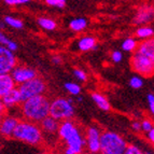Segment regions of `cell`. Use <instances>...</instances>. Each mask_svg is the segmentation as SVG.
<instances>
[{"mask_svg":"<svg viewBox=\"0 0 154 154\" xmlns=\"http://www.w3.org/2000/svg\"><path fill=\"white\" fill-rule=\"evenodd\" d=\"M127 146L126 140L118 133L103 131L100 136L99 154H124Z\"/></svg>","mask_w":154,"mask_h":154,"instance_id":"4","label":"cell"},{"mask_svg":"<svg viewBox=\"0 0 154 154\" xmlns=\"http://www.w3.org/2000/svg\"><path fill=\"white\" fill-rule=\"evenodd\" d=\"M21 119L13 114H3L0 122V136L2 138H11Z\"/></svg>","mask_w":154,"mask_h":154,"instance_id":"12","label":"cell"},{"mask_svg":"<svg viewBox=\"0 0 154 154\" xmlns=\"http://www.w3.org/2000/svg\"><path fill=\"white\" fill-rule=\"evenodd\" d=\"M5 23L3 21H0V30H3V29L5 28Z\"/></svg>","mask_w":154,"mask_h":154,"instance_id":"38","label":"cell"},{"mask_svg":"<svg viewBox=\"0 0 154 154\" xmlns=\"http://www.w3.org/2000/svg\"><path fill=\"white\" fill-rule=\"evenodd\" d=\"M65 90H66V92L69 94V95L73 96V97H75V96H79L81 95V91H82V88H81V86H80V84H78V83L75 82H66L64 85Z\"/></svg>","mask_w":154,"mask_h":154,"instance_id":"25","label":"cell"},{"mask_svg":"<svg viewBox=\"0 0 154 154\" xmlns=\"http://www.w3.org/2000/svg\"><path fill=\"white\" fill-rule=\"evenodd\" d=\"M39 125H40V128H41L43 135L45 134L49 136H54V135H57V131H58L59 121L52 118L51 116H48L39 123Z\"/></svg>","mask_w":154,"mask_h":154,"instance_id":"15","label":"cell"},{"mask_svg":"<svg viewBox=\"0 0 154 154\" xmlns=\"http://www.w3.org/2000/svg\"><path fill=\"white\" fill-rule=\"evenodd\" d=\"M16 65H17V58L14 52L0 44V75L11 73Z\"/></svg>","mask_w":154,"mask_h":154,"instance_id":"9","label":"cell"},{"mask_svg":"<svg viewBox=\"0 0 154 154\" xmlns=\"http://www.w3.org/2000/svg\"><path fill=\"white\" fill-rule=\"evenodd\" d=\"M75 100L72 98L57 97L50 103V114L57 121L70 120L75 116Z\"/></svg>","mask_w":154,"mask_h":154,"instance_id":"5","label":"cell"},{"mask_svg":"<svg viewBox=\"0 0 154 154\" xmlns=\"http://www.w3.org/2000/svg\"><path fill=\"white\" fill-rule=\"evenodd\" d=\"M5 111H7V109L5 107V103H3L2 99L0 98V114H5Z\"/></svg>","mask_w":154,"mask_h":154,"instance_id":"37","label":"cell"},{"mask_svg":"<svg viewBox=\"0 0 154 154\" xmlns=\"http://www.w3.org/2000/svg\"><path fill=\"white\" fill-rule=\"evenodd\" d=\"M153 123H152L151 121H150L149 119H144V120H142L141 122H140V127H141V131H144V133H148V131H150V129L153 127Z\"/></svg>","mask_w":154,"mask_h":154,"instance_id":"31","label":"cell"},{"mask_svg":"<svg viewBox=\"0 0 154 154\" xmlns=\"http://www.w3.org/2000/svg\"><path fill=\"white\" fill-rule=\"evenodd\" d=\"M17 88L21 93L22 99L24 101L28 98L44 95V93L46 92V83L44 82L43 79L36 77L27 81V82L23 83V84L18 85Z\"/></svg>","mask_w":154,"mask_h":154,"instance_id":"6","label":"cell"},{"mask_svg":"<svg viewBox=\"0 0 154 154\" xmlns=\"http://www.w3.org/2000/svg\"><path fill=\"white\" fill-rule=\"evenodd\" d=\"M144 154H154V153L151 151H144Z\"/></svg>","mask_w":154,"mask_h":154,"instance_id":"41","label":"cell"},{"mask_svg":"<svg viewBox=\"0 0 154 154\" xmlns=\"http://www.w3.org/2000/svg\"><path fill=\"white\" fill-rule=\"evenodd\" d=\"M146 134V137H148V139H149V141L151 142V143L154 144V126L152 127L151 129H150Z\"/></svg>","mask_w":154,"mask_h":154,"instance_id":"35","label":"cell"},{"mask_svg":"<svg viewBox=\"0 0 154 154\" xmlns=\"http://www.w3.org/2000/svg\"><path fill=\"white\" fill-rule=\"evenodd\" d=\"M0 44L5 46V48H8L9 50H11V51H13V52H15L16 50L18 49L16 42L13 41L12 39L8 38L2 30H0Z\"/></svg>","mask_w":154,"mask_h":154,"instance_id":"24","label":"cell"},{"mask_svg":"<svg viewBox=\"0 0 154 154\" xmlns=\"http://www.w3.org/2000/svg\"><path fill=\"white\" fill-rule=\"evenodd\" d=\"M44 2L52 8L64 9L66 7L67 0H44Z\"/></svg>","mask_w":154,"mask_h":154,"instance_id":"27","label":"cell"},{"mask_svg":"<svg viewBox=\"0 0 154 154\" xmlns=\"http://www.w3.org/2000/svg\"><path fill=\"white\" fill-rule=\"evenodd\" d=\"M110 58L114 64H119V63H121L123 60V53L121 51H119V50H116V51L111 52Z\"/></svg>","mask_w":154,"mask_h":154,"instance_id":"29","label":"cell"},{"mask_svg":"<svg viewBox=\"0 0 154 154\" xmlns=\"http://www.w3.org/2000/svg\"><path fill=\"white\" fill-rule=\"evenodd\" d=\"M103 131L96 125L88 126L84 133L85 149L91 153L99 154L100 151V136Z\"/></svg>","mask_w":154,"mask_h":154,"instance_id":"8","label":"cell"},{"mask_svg":"<svg viewBox=\"0 0 154 154\" xmlns=\"http://www.w3.org/2000/svg\"><path fill=\"white\" fill-rule=\"evenodd\" d=\"M131 128H133L134 131H141V127H140V122H139V121H134L133 123H131Z\"/></svg>","mask_w":154,"mask_h":154,"instance_id":"36","label":"cell"},{"mask_svg":"<svg viewBox=\"0 0 154 154\" xmlns=\"http://www.w3.org/2000/svg\"><path fill=\"white\" fill-rule=\"evenodd\" d=\"M37 23H38V25L40 26L42 29L48 30V31H53L57 28L56 21L53 20V18L46 17V16H41V17H39Z\"/></svg>","mask_w":154,"mask_h":154,"instance_id":"21","label":"cell"},{"mask_svg":"<svg viewBox=\"0 0 154 154\" xmlns=\"http://www.w3.org/2000/svg\"><path fill=\"white\" fill-rule=\"evenodd\" d=\"M1 99H2L7 110H8V109H13V108H15V107H18V106L23 103L21 93H20L17 88H13L12 91H10V92H9L8 94H5Z\"/></svg>","mask_w":154,"mask_h":154,"instance_id":"13","label":"cell"},{"mask_svg":"<svg viewBox=\"0 0 154 154\" xmlns=\"http://www.w3.org/2000/svg\"><path fill=\"white\" fill-rule=\"evenodd\" d=\"M135 52L141 54L142 56L146 57L149 60L154 63V37L139 42Z\"/></svg>","mask_w":154,"mask_h":154,"instance_id":"14","label":"cell"},{"mask_svg":"<svg viewBox=\"0 0 154 154\" xmlns=\"http://www.w3.org/2000/svg\"><path fill=\"white\" fill-rule=\"evenodd\" d=\"M135 37L139 40H146L152 37H154V28L149 25H142L136 29L135 31Z\"/></svg>","mask_w":154,"mask_h":154,"instance_id":"20","label":"cell"},{"mask_svg":"<svg viewBox=\"0 0 154 154\" xmlns=\"http://www.w3.org/2000/svg\"><path fill=\"white\" fill-rule=\"evenodd\" d=\"M124 154H144V152L142 151L139 146L131 144V146H127V148H126Z\"/></svg>","mask_w":154,"mask_h":154,"instance_id":"30","label":"cell"},{"mask_svg":"<svg viewBox=\"0 0 154 154\" xmlns=\"http://www.w3.org/2000/svg\"><path fill=\"white\" fill-rule=\"evenodd\" d=\"M50 99L45 95H39L24 100L20 105L23 120L40 123L50 114Z\"/></svg>","mask_w":154,"mask_h":154,"instance_id":"2","label":"cell"},{"mask_svg":"<svg viewBox=\"0 0 154 154\" xmlns=\"http://www.w3.org/2000/svg\"><path fill=\"white\" fill-rule=\"evenodd\" d=\"M131 67L142 78H150L154 75V63L137 52H134L131 58Z\"/></svg>","mask_w":154,"mask_h":154,"instance_id":"7","label":"cell"},{"mask_svg":"<svg viewBox=\"0 0 154 154\" xmlns=\"http://www.w3.org/2000/svg\"><path fill=\"white\" fill-rule=\"evenodd\" d=\"M31 0H5V2L9 5H22L29 3Z\"/></svg>","mask_w":154,"mask_h":154,"instance_id":"33","label":"cell"},{"mask_svg":"<svg viewBox=\"0 0 154 154\" xmlns=\"http://www.w3.org/2000/svg\"><path fill=\"white\" fill-rule=\"evenodd\" d=\"M0 154H1V153H0Z\"/></svg>","mask_w":154,"mask_h":154,"instance_id":"43","label":"cell"},{"mask_svg":"<svg viewBox=\"0 0 154 154\" xmlns=\"http://www.w3.org/2000/svg\"><path fill=\"white\" fill-rule=\"evenodd\" d=\"M51 62L54 65H62L63 64V57L58 54H55L51 57Z\"/></svg>","mask_w":154,"mask_h":154,"instance_id":"34","label":"cell"},{"mask_svg":"<svg viewBox=\"0 0 154 154\" xmlns=\"http://www.w3.org/2000/svg\"><path fill=\"white\" fill-rule=\"evenodd\" d=\"M75 48L80 52L95 51L97 49V39L93 36H83L77 40Z\"/></svg>","mask_w":154,"mask_h":154,"instance_id":"16","label":"cell"},{"mask_svg":"<svg viewBox=\"0 0 154 154\" xmlns=\"http://www.w3.org/2000/svg\"><path fill=\"white\" fill-rule=\"evenodd\" d=\"M16 85H21L33 78L38 77V73L33 68L26 65H16L10 73Z\"/></svg>","mask_w":154,"mask_h":154,"instance_id":"10","label":"cell"},{"mask_svg":"<svg viewBox=\"0 0 154 154\" xmlns=\"http://www.w3.org/2000/svg\"><path fill=\"white\" fill-rule=\"evenodd\" d=\"M57 136L65 144L64 154H79L85 150L84 134L71 119L59 122Z\"/></svg>","mask_w":154,"mask_h":154,"instance_id":"1","label":"cell"},{"mask_svg":"<svg viewBox=\"0 0 154 154\" xmlns=\"http://www.w3.org/2000/svg\"><path fill=\"white\" fill-rule=\"evenodd\" d=\"M12 137L17 141L33 146H40L44 140V135L40 125L27 120H20Z\"/></svg>","mask_w":154,"mask_h":154,"instance_id":"3","label":"cell"},{"mask_svg":"<svg viewBox=\"0 0 154 154\" xmlns=\"http://www.w3.org/2000/svg\"><path fill=\"white\" fill-rule=\"evenodd\" d=\"M154 21V8L150 5H142L137 9L133 23L137 26L148 25Z\"/></svg>","mask_w":154,"mask_h":154,"instance_id":"11","label":"cell"},{"mask_svg":"<svg viewBox=\"0 0 154 154\" xmlns=\"http://www.w3.org/2000/svg\"><path fill=\"white\" fill-rule=\"evenodd\" d=\"M69 28L75 32H81L88 27V21L85 17H75L69 22Z\"/></svg>","mask_w":154,"mask_h":154,"instance_id":"19","label":"cell"},{"mask_svg":"<svg viewBox=\"0 0 154 154\" xmlns=\"http://www.w3.org/2000/svg\"><path fill=\"white\" fill-rule=\"evenodd\" d=\"M2 116H3V114H0V122H1V119H2Z\"/></svg>","mask_w":154,"mask_h":154,"instance_id":"42","label":"cell"},{"mask_svg":"<svg viewBox=\"0 0 154 154\" xmlns=\"http://www.w3.org/2000/svg\"><path fill=\"white\" fill-rule=\"evenodd\" d=\"M73 75L75 78L80 81V82H85V81H88V75L85 73V71H83L82 69H79V68H75L73 69Z\"/></svg>","mask_w":154,"mask_h":154,"instance_id":"28","label":"cell"},{"mask_svg":"<svg viewBox=\"0 0 154 154\" xmlns=\"http://www.w3.org/2000/svg\"><path fill=\"white\" fill-rule=\"evenodd\" d=\"M36 154H51V153H49V152H39V153H36Z\"/></svg>","mask_w":154,"mask_h":154,"instance_id":"40","label":"cell"},{"mask_svg":"<svg viewBox=\"0 0 154 154\" xmlns=\"http://www.w3.org/2000/svg\"><path fill=\"white\" fill-rule=\"evenodd\" d=\"M138 44H139V42L136 38H134V37H128V38L124 39L121 46H122V50H123L124 52L134 53V52L136 51Z\"/></svg>","mask_w":154,"mask_h":154,"instance_id":"22","label":"cell"},{"mask_svg":"<svg viewBox=\"0 0 154 154\" xmlns=\"http://www.w3.org/2000/svg\"><path fill=\"white\" fill-rule=\"evenodd\" d=\"M146 103H148L151 113L154 116V94H152V93L148 94V96H146Z\"/></svg>","mask_w":154,"mask_h":154,"instance_id":"32","label":"cell"},{"mask_svg":"<svg viewBox=\"0 0 154 154\" xmlns=\"http://www.w3.org/2000/svg\"><path fill=\"white\" fill-rule=\"evenodd\" d=\"M79 154H95V153H91V152H88V151H83V152H81V153H79Z\"/></svg>","mask_w":154,"mask_h":154,"instance_id":"39","label":"cell"},{"mask_svg":"<svg viewBox=\"0 0 154 154\" xmlns=\"http://www.w3.org/2000/svg\"><path fill=\"white\" fill-rule=\"evenodd\" d=\"M129 86L134 90H139V88H141L143 86V79H142L141 75H134L129 79V82H128Z\"/></svg>","mask_w":154,"mask_h":154,"instance_id":"26","label":"cell"},{"mask_svg":"<svg viewBox=\"0 0 154 154\" xmlns=\"http://www.w3.org/2000/svg\"><path fill=\"white\" fill-rule=\"evenodd\" d=\"M3 22L7 26H10L13 29H23L24 28V22L20 18L15 17L12 15H7L3 18Z\"/></svg>","mask_w":154,"mask_h":154,"instance_id":"23","label":"cell"},{"mask_svg":"<svg viewBox=\"0 0 154 154\" xmlns=\"http://www.w3.org/2000/svg\"><path fill=\"white\" fill-rule=\"evenodd\" d=\"M91 97H92V100L94 101V103H96L98 108L101 109L103 111H109L111 109L108 98L106 97L103 94H101L99 92H93L91 94Z\"/></svg>","mask_w":154,"mask_h":154,"instance_id":"18","label":"cell"},{"mask_svg":"<svg viewBox=\"0 0 154 154\" xmlns=\"http://www.w3.org/2000/svg\"><path fill=\"white\" fill-rule=\"evenodd\" d=\"M16 88V84L10 73L0 75V98H2L5 94Z\"/></svg>","mask_w":154,"mask_h":154,"instance_id":"17","label":"cell"}]
</instances>
